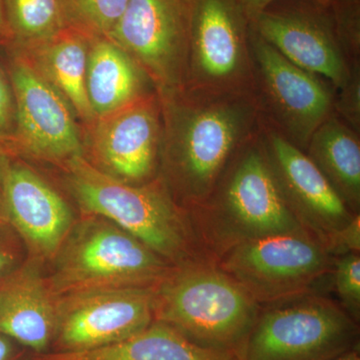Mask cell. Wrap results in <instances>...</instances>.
Segmentation results:
<instances>
[{"instance_id":"obj_8","label":"cell","mask_w":360,"mask_h":360,"mask_svg":"<svg viewBox=\"0 0 360 360\" xmlns=\"http://www.w3.org/2000/svg\"><path fill=\"white\" fill-rule=\"evenodd\" d=\"M252 89L262 122L300 150L315 130L335 115V89L295 65L250 28Z\"/></svg>"},{"instance_id":"obj_9","label":"cell","mask_w":360,"mask_h":360,"mask_svg":"<svg viewBox=\"0 0 360 360\" xmlns=\"http://www.w3.org/2000/svg\"><path fill=\"white\" fill-rule=\"evenodd\" d=\"M15 98V127L4 148L13 158L59 168L84 155L82 125L65 99L25 58L0 46Z\"/></svg>"},{"instance_id":"obj_14","label":"cell","mask_w":360,"mask_h":360,"mask_svg":"<svg viewBox=\"0 0 360 360\" xmlns=\"http://www.w3.org/2000/svg\"><path fill=\"white\" fill-rule=\"evenodd\" d=\"M155 321V288L59 296L54 352H82L127 340Z\"/></svg>"},{"instance_id":"obj_18","label":"cell","mask_w":360,"mask_h":360,"mask_svg":"<svg viewBox=\"0 0 360 360\" xmlns=\"http://www.w3.org/2000/svg\"><path fill=\"white\" fill-rule=\"evenodd\" d=\"M90 40L77 30L65 27L37 44L21 49L6 47L20 53L56 89L82 129L94 120L85 86Z\"/></svg>"},{"instance_id":"obj_32","label":"cell","mask_w":360,"mask_h":360,"mask_svg":"<svg viewBox=\"0 0 360 360\" xmlns=\"http://www.w3.org/2000/svg\"><path fill=\"white\" fill-rule=\"evenodd\" d=\"M333 360H360L359 347H355L354 349L349 350V352H345V354L340 355V356Z\"/></svg>"},{"instance_id":"obj_7","label":"cell","mask_w":360,"mask_h":360,"mask_svg":"<svg viewBox=\"0 0 360 360\" xmlns=\"http://www.w3.org/2000/svg\"><path fill=\"white\" fill-rule=\"evenodd\" d=\"M264 305L330 288L333 257L307 231L277 234L241 243L215 262Z\"/></svg>"},{"instance_id":"obj_13","label":"cell","mask_w":360,"mask_h":360,"mask_svg":"<svg viewBox=\"0 0 360 360\" xmlns=\"http://www.w3.org/2000/svg\"><path fill=\"white\" fill-rule=\"evenodd\" d=\"M84 158L130 184L158 176L162 117L158 91L96 118L84 127Z\"/></svg>"},{"instance_id":"obj_25","label":"cell","mask_w":360,"mask_h":360,"mask_svg":"<svg viewBox=\"0 0 360 360\" xmlns=\"http://www.w3.org/2000/svg\"><path fill=\"white\" fill-rule=\"evenodd\" d=\"M333 105L335 115L360 134V70L342 89L335 90Z\"/></svg>"},{"instance_id":"obj_26","label":"cell","mask_w":360,"mask_h":360,"mask_svg":"<svg viewBox=\"0 0 360 360\" xmlns=\"http://www.w3.org/2000/svg\"><path fill=\"white\" fill-rule=\"evenodd\" d=\"M15 98L11 80L0 63V144L6 146L15 127Z\"/></svg>"},{"instance_id":"obj_28","label":"cell","mask_w":360,"mask_h":360,"mask_svg":"<svg viewBox=\"0 0 360 360\" xmlns=\"http://www.w3.org/2000/svg\"><path fill=\"white\" fill-rule=\"evenodd\" d=\"M18 238L11 225L0 224V276L18 266L21 262Z\"/></svg>"},{"instance_id":"obj_15","label":"cell","mask_w":360,"mask_h":360,"mask_svg":"<svg viewBox=\"0 0 360 360\" xmlns=\"http://www.w3.org/2000/svg\"><path fill=\"white\" fill-rule=\"evenodd\" d=\"M258 137L288 210L305 231L324 245L357 214L341 200L304 151L262 122Z\"/></svg>"},{"instance_id":"obj_16","label":"cell","mask_w":360,"mask_h":360,"mask_svg":"<svg viewBox=\"0 0 360 360\" xmlns=\"http://www.w3.org/2000/svg\"><path fill=\"white\" fill-rule=\"evenodd\" d=\"M8 224L30 257L53 260L75 225L70 206L25 161L11 156L4 179Z\"/></svg>"},{"instance_id":"obj_19","label":"cell","mask_w":360,"mask_h":360,"mask_svg":"<svg viewBox=\"0 0 360 360\" xmlns=\"http://www.w3.org/2000/svg\"><path fill=\"white\" fill-rule=\"evenodd\" d=\"M85 86L94 120L156 91L141 66L108 37L90 40Z\"/></svg>"},{"instance_id":"obj_2","label":"cell","mask_w":360,"mask_h":360,"mask_svg":"<svg viewBox=\"0 0 360 360\" xmlns=\"http://www.w3.org/2000/svg\"><path fill=\"white\" fill-rule=\"evenodd\" d=\"M61 169L84 217L112 222L174 266L213 262L191 213L176 202L160 176L146 184H127L84 156L68 161Z\"/></svg>"},{"instance_id":"obj_29","label":"cell","mask_w":360,"mask_h":360,"mask_svg":"<svg viewBox=\"0 0 360 360\" xmlns=\"http://www.w3.org/2000/svg\"><path fill=\"white\" fill-rule=\"evenodd\" d=\"M11 158V156L7 153L6 149L0 144V224H9L6 214V201H4V179H6V170Z\"/></svg>"},{"instance_id":"obj_6","label":"cell","mask_w":360,"mask_h":360,"mask_svg":"<svg viewBox=\"0 0 360 360\" xmlns=\"http://www.w3.org/2000/svg\"><path fill=\"white\" fill-rule=\"evenodd\" d=\"M359 347V323L335 300L307 293L264 305L243 360H333Z\"/></svg>"},{"instance_id":"obj_33","label":"cell","mask_w":360,"mask_h":360,"mask_svg":"<svg viewBox=\"0 0 360 360\" xmlns=\"http://www.w3.org/2000/svg\"><path fill=\"white\" fill-rule=\"evenodd\" d=\"M322 1L326 2V4H330V2L335 1V0H322Z\"/></svg>"},{"instance_id":"obj_10","label":"cell","mask_w":360,"mask_h":360,"mask_svg":"<svg viewBox=\"0 0 360 360\" xmlns=\"http://www.w3.org/2000/svg\"><path fill=\"white\" fill-rule=\"evenodd\" d=\"M255 32L302 70L342 89L360 70L341 37L330 4L321 0H276L255 20Z\"/></svg>"},{"instance_id":"obj_34","label":"cell","mask_w":360,"mask_h":360,"mask_svg":"<svg viewBox=\"0 0 360 360\" xmlns=\"http://www.w3.org/2000/svg\"><path fill=\"white\" fill-rule=\"evenodd\" d=\"M0 23H1V16H0Z\"/></svg>"},{"instance_id":"obj_11","label":"cell","mask_w":360,"mask_h":360,"mask_svg":"<svg viewBox=\"0 0 360 360\" xmlns=\"http://www.w3.org/2000/svg\"><path fill=\"white\" fill-rule=\"evenodd\" d=\"M250 28L239 0H193L186 89L251 92Z\"/></svg>"},{"instance_id":"obj_3","label":"cell","mask_w":360,"mask_h":360,"mask_svg":"<svg viewBox=\"0 0 360 360\" xmlns=\"http://www.w3.org/2000/svg\"><path fill=\"white\" fill-rule=\"evenodd\" d=\"M258 134L231 161L208 198L188 210L213 262L241 243L305 231L277 188Z\"/></svg>"},{"instance_id":"obj_30","label":"cell","mask_w":360,"mask_h":360,"mask_svg":"<svg viewBox=\"0 0 360 360\" xmlns=\"http://www.w3.org/2000/svg\"><path fill=\"white\" fill-rule=\"evenodd\" d=\"M13 338L0 333V360H23V352Z\"/></svg>"},{"instance_id":"obj_23","label":"cell","mask_w":360,"mask_h":360,"mask_svg":"<svg viewBox=\"0 0 360 360\" xmlns=\"http://www.w3.org/2000/svg\"><path fill=\"white\" fill-rule=\"evenodd\" d=\"M129 0H59L65 27L89 39L108 37Z\"/></svg>"},{"instance_id":"obj_21","label":"cell","mask_w":360,"mask_h":360,"mask_svg":"<svg viewBox=\"0 0 360 360\" xmlns=\"http://www.w3.org/2000/svg\"><path fill=\"white\" fill-rule=\"evenodd\" d=\"M359 135L335 115L315 130L305 150L354 214H360Z\"/></svg>"},{"instance_id":"obj_27","label":"cell","mask_w":360,"mask_h":360,"mask_svg":"<svg viewBox=\"0 0 360 360\" xmlns=\"http://www.w3.org/2000/svg\"><path fill=\"white\" fill-rule=\"evenodd\" d=\"M323 246L333 257L360 253V214L333 233Z\"/></svg>"},{"instance_id":"obj_12","label":"cell","mask_w":360,"mask_h":360,"mask_svg":"<svg viewBox=\"0 0 360 360\" xmlns=\"http://www.w3.org/2000/svg\"><path fill=\"white\" fill-rule=\"evenodd\" d=\"M193 0H129L108 37L134 59L156 91L186 87Z\"/></svg>"},{"instance_id":"obj_20","label":"cell","mask_w":360,"mask_h":360,"mask_svg":"<svg viewBox=\"0 0 360 360\" xmlns=\"http://www.w3.org/2000/svg\"><path fill=\"white\" fill-rule=\"evenodd\" d=\"M33 360H241L196 345L160 321L127 340L82 352H44Z\"/></svg>"},{"instance_id":"obj_31","label":"cell","mask_w":360,"mask_h":360,"mask_svg":"<svg viewBox=\"0 0 360 360\" xmlns=\"http://www.w3.org/2000/svg\"><path fill=\"white\" fill-rule=\"evenodd\" d=\"M274 1H276V0H239L243 11H245L248 20L250 21L255 20L258 14L264 11L267 6L274 4ZM321 1H322V0H321ZM324 4H326V2H324Z\"/></svg>"},{"instance_id":"obj_4","label":"cell","mask_w":360,"mask_h":360,"mask_svg":"<svg viewBox=\"0 0 360 360\" xmlns=\"http://www.w3.org/2000/svg\"><path fill=\"white\" fill-rule=\"evenodd\" d=\"M262 305L214 262L174 266L155 288V321L243 360Z\"/></svg>"},{"instance_id":"obj_17","label":"cell","mask_w":360,"mask_h":360,"mask_svg":"<svg viewBox=\"0 0 360 360\" xmlns=\"http://www.w3.org/2000/svg\"><path fill=\"white\" fill-rule=\"evenodd\" d=\"M41 264L28 257L0 276V333L37 354L46 352L58 326L59 296Z\"/></svg>"},{"instance_id":"obj_5","label":"cell","mask_w":360,"mask_h":360,"mask_svg":"<svg viewBox=\"0 0 360 360\" xmlns=\"http://www.w3.org/2000/svg\"><path fill=\"white\" fill-rule=\"evenodd\" d=\"M49 276L58 296L155 288L174 265L108 220L84 217L73 225Z\"/></svg>"},{"instance_id":"obj_22","label":"cell","mask_w":360,"mask_h":360,"mask_svg":"<svg viewBox=\"0 0 360 360\" xmlns=\"http://www.w3.org/2000/svg\"><path fill=\"white\" fill-rule=\"evenodd\" d=\"M0 46L21 49L65 28L59 0H0Z\"/></svg>"},{"instance_id":"obj_1","label":"cell","mask_w":360,"mask_h":360,"mask_svg":"<svg viewBox=\"0 0 360 360\" xmlns=\"http://www.w3.org/2000/svg\"><path fill=\"white\" fill-rule=\"evenodd\" d=\"M158 94L162 117L158 176L176 202L191 210L208 198L259 131V111L251 92L184 87Z\"/></svg>"},{"instance_id":"obj_24","label":"cell","mask_w":360,"mask_h":360,"mask_svg":"<svg viewBox=\"0 0 360 360\" xmlns=\"http://www.w3.org/2000/svg\"><path fill=\"white\" fill-rule=\"evenodd\" d=\"M331 290L338 296L343 310L355 321H360V253L333 257Z\"/></svg>"}]
</instances>
